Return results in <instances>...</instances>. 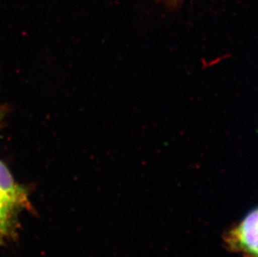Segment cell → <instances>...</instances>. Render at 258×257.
Listing matches in <instances>:
<instances>
[{
    "label": "cell",
    "instance_id": "1",
    "mask_svg": "<svg viewBox=\"0 0 258 257\" xmlns=\"http://www.w3.org/2000/svg\"><path fill=\"white\" fill-rule=\"evenodd\" d=\"M224 243L232 252L244 257H258V207L226 232Z\"/></svg>",
    "mask_w": 258,
    "mask_h": 257
},
{
    "label": "cell",
    "instance_id": "2",
    "mask_svg": "<svg viewBox=\"0 0 258 257\" xmlns=\"http://www.w3.org/2000/svg\"><path fill=\"white\" fill-rule=\"evenodd\" d=\"M25 197H17L0 191V218L11 221L15 209L25 204Z\"/></svg>",
    "mask_w": 258,
    "mask_h": 257
},
{
    "label": "cell",
    "instance_id": "3",
    "mask_svg": "<svg viewBox=\"0 0 258 257\" xmlns=\"http://www.w3.org/2000/svg\"><path fill=\"white\" fill-rule=\"evenodd\" d=\"M0 191L14 197H25V192L15 184L12 175L2 162H0Z\"/></svg>",
    "mask_w": 258,
    "mask_h": 257
},
{
    "label": "cell",
    "instance_id": "4",
    "mask_svg": "<svg viewBox=\"0 0 258 257\" xmlns=\"http://www.w3.org/2000/svg\"><path fill=\"white\" fill-rule=\"evenodd\" d=\"M10 222L11 221L0 218V242L4 241L5 237L10 233V230L11 228Z\"/></svg>",
    "mask_w": 258,
    "mask_h": 257
},
{
    "label": "cell",
    "instance_id": "5",
    "mask_svg": "<svg viewBox=\"0 0 258 257\" xmlns=\"http://www.w3.org/2000/svg\"><path fill=\"white\" fill-rule=\"evenodd\" d=\"M158 2L166 5L169 8H176L180 5L183 0H157Z\"/></svg>",
    "mask_w": 258,
    "mask_h": 257
}]
</instances>
